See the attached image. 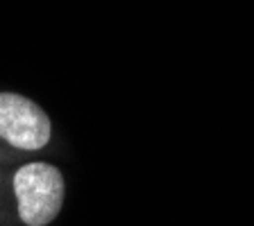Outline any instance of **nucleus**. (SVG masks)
Here are the masks:
<instances>
[{"label":"nucleus","instance_id":"nucleus-1","mask_svg":"<svg viewBox=\"0 0 254 226\" xmlns=\"http://www.w3.org/2000/svg\"><path fill=\"white\" fill-rule=\"evenodd\" d=\"M64 177L46 161L23 165L14 174V195L18 201V217L27 226H48L62 213Z\"/></svg>","mask_w":254,"mask_h":226},{"label":"nucleus","instance_id":"nucleus-2","mask_svg":"<svg viewBox=\"0 0 254 226\" xmlns=\"http://www.w3.org/2000/svg\"><path fill=\"white\" fill-rule=\"evenodd\" d=\"M50 136L53 122L43 106L21 93H0V140L23 152H39Z\"/></svg>","mask_w":254,"mask_h":226}]
</instances>
